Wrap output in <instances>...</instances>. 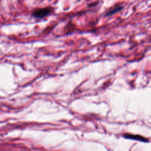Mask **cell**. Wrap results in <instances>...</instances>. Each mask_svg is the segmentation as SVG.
Here are the masks:
<instances>
[{
  "label": "cell",
  "mask_w": 151,
  "mask_h": 151,
  "mask_svg": "<svg viewBox=\"0 0 151 151\" xmlns=\"http://www.w3.org/2000/svg\"><path fill=\"white\" fill-rule=\"evenodd\" d=\"M50 12H51V9L50 8H40L34 11L33 16L36 18L41 19L47 16Z\"/></svg>",
  "instance_id": "1"
},
{
  "label": "cell",
  "mask_w": 151,
  "mask_h": 151,
  "mask_svg": "<svg viewBox=\"0 0 151 151\" xmlns=\"http://www.w3.org/2000/svg\"><path fill=\"white\" fill-rule=\"evenodd\" d=\"M124 137L128 139H132V140H137L142 142H147L148 141L146 137L139 135V134H129V133H126L124 135Z\"/></svg>",
  "instance_id": "2"
},
{
  "label": "cell",
  "mask_w": 151,
  "mask_h": 151,
  "mask_svg": "<svg viewBox=\"0 0 151 151\" xmlns=\"http://www.w3.org/2000/svg\"><path fill=\"white\" fill-rule=\"evenodd\" d=\"M122 8V6H116V8H114V9H113V10H110V11L109 12V13L107 14V15H112L113 14H114V13H115V12H116L119 11V10H120Z\"/></svg>",
  "instance_id": "3"
}]
</instances>
